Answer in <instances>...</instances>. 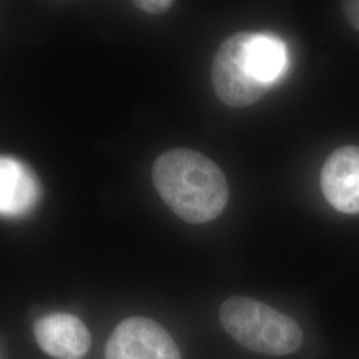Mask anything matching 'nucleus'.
Returning a JSON list of instances; mask_svg holds the SVG:
<instances>
[{
    "label": "nucleus",
    "mask_w": 359,
    "mask_h": 359,
    "mask_svg": "<svg viewBox=\"0 0 359 359\" xmlns=\"http://www.w3.org/2000/svg\"><path fill=\"white\" fill-rule=\"evenodd\" d=\"M34 334L40 348L56 359H83L90 351L92 337L76 316L51 313L35 321Z\"/></svg>",
    "instance_id": "6"
},
{
    "label": "nucleus",
    "mask_w": 359,
    "mask_h": 359,
    "mask_svg": "<svg viewBox=\"0 0 359 359\" xmlns=\"http://www.w3.org/2000/svg\"><path fill=\"white\" fill-rule=\"evenodd\" d=\"M105 359H181L170 334L147 317H129L111 334Z\"/></svg>",
    "instance_id": "4"
},
{
    "label": "nucleus",
    "mask_w": 359,
    "mask_h": 359,
    "mask_svg": "<svg viewBox=\"0 0 359 359\" xmlns=\"http://www.w3.org/2000/svg\"><path fill=\"white\" fill-rule=\"evenodd\" d=\"M175 1L172 0H139L135 1V6L142 10L144 13L151 15H161L169 11L173 7Z\"/></svg>",
    "instance_id": "8"
},
{
    "label": "nucleus",
    "mask_w": 359,
    "mask_h": 359,
    "mask_svg": "<svg viewBox=\"0 0 359 359\" xmlns=\"http://www.w3.org/2000/svg\"><path fill=\"white\" fill-rule=\"evenodd\" d=\"M152 180L168 208L189 224L216 219L229 201V187L221 168L205 154L188 148L160 154Z\"/></svg>",
    "instance_id": "2"
},
{
    "label": "nucleus",
    "mask_w": 359,
    "mask_h": 359,
    "mask_svg": "<svg viewBox=\"0 0 359 359\" xmlns=\"http://www.w3.org/2000/svg\"><path fill=\"white\" fill-rule=\"evenodd\" d=\"M286 65V48L280 39L241 31L218 47L210 69L212 86L225 105L245 108L266 95Z\"/></svg>",
    "instance_id": "1"
},
{
    "label": "nucleus",
    "mask_w": 359,
    "mask_h": 359,
    "mask_svg": "<svg viewBox=\"0 0 359 359\" xmlns=\"http://www.w3.org/2000/svg\"><path fill=\"white\" fill-rule=\"evenodd\" d=\"M342 10L350 26L354 27L357 31H359V0L344 1Z\"/></svg>",
    "instance_id": "9"
},
{
    "label": "nucleus",
    "mask_w": 359,
    "mask_h": 359,
    "mask_svg": "<svg viewBox=\"0 0 359 359\" xmlns=\"http://www.w3.org/2000/svg\"><path fill=\"white\" fill-rule=\"evenodd\" d=\"M40 184L36 175L23 163L0 156V213L22 215L36 205Z\"/></svg>",
    "instance_id": "7"
},
{
    "label": "nucleus",
    "mask_w": 359,
    "mask_h": 359,
    "mask_svg": "<svg viewBox=\"0 0 359 359\" xmlns=\"http://www.w3.org/2000/svg\"><path fill=\"white\" fill-rule=\"evenodd\" d=\"M321 188L334 209L359 215V147H341L326 158L321 170Z\"/></svg>",
    "instance_id": "5"
},
{
    "label": "nucleus",
    "mask_w": 359,
    "mask_h": 359,
    "mask_svg": "<svg viewBox=\"0 0 359 359\" xmlns=\"http://www.w3.org/2000/svg\"><path fill=\"white\" fill-rule=\"evenodd\" d=\"M218 314L225 332L252 351L281 357L302 345L304 334L292 317L255 298L231 297Z\"/></svg>",
    "instance_id": "3"
}]
</instances>
